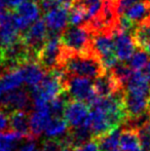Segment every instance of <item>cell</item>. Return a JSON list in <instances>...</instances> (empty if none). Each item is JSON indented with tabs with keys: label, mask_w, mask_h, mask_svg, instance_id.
<instances>
[{
	"label": "cell",
	"mask_w": 150,
	"mask_h": 151,
	"mask_svg": "<svg viewBox=\"0 0 150 151\" xmlns=\"http://www.w3.org/2000/svg\"><path fill=\"white\" fill-rule=\"evenodd\" d=\"M59 69L63 70L67 75L81 76L93 79L106 72L101 61L94 54H73L64 48L62 60Z\"/></svg>",
	"instance_id": "obj_1"
},
{
	"label": "cell",
	"mask_w": 150,
	"mask_h": 151,
	"mask_svg": "<svg viewBox=\"0 0 150 151\" xmlns=\"http://www.w3.org/2000/svg\"><path fill=\"white\" fill-rule=\"evenodd\" d=\"M66 73L61 69H54L46 72L43 80L36 88H31V100L33 108L48 107L50 103L57 97L64 93Z\"/></svg>",
	"instance_id": "obj_2"
},
{
	"label": "cell",
	"mask_w": 150,
	"mask_h": 151,
	"mask_svg": "<svg viewBox=\"0 0 150 151\" xmlns=\"http://www.w3.org/2000/svg\"><path fill=\"white\" fill-rule=\"evenodd\" d=\"M93 32L85 26H70L61 34V39L67 52L73 54H90L92 50Z\"/></svg>",
	"instance_id": "obj_3"
},
{
	"label": "cell",
	"mask_w": 150,
	"mask_h": 151,
	"mask_svg": "<svg viewBox=\"0 0 150 151\" xmlns=\"http://www.w3.org/2000/svg\"><path fill=\"white\" fill-rule=\"evenodd\" d=\"M92 50L99 58L106 71H110L118 63V59L114 52L113 34L110 32L102 31L93 33Z\"/></svg>",
	"instance_id": "obj_4"
},
{
	"label": "cell",
	"mask_w": 150,
	"mask_h": 151,
	"mask_svg": "<svg viewBox=\"0 0 150 151\" xmlns=\"http://www.w3.org/2000/svg\"><path fill=\"white\" fill-rule=\"evenodd\" d=\"M63 54H64V45L62 43L61 35L52 33L48 35L47 40L38 54L37 62L46 71L59 69Z\"/></svg>",
	"instance_id": "obj_5"
},
{
	"label": "cell",
	"mask_w": 150,
	"mask_h": 151,
	"mask_svg": "<svg viewBox=\"0 0 150 151\" xmlns=\"http://www.w3.org/2000/svg\"><path fill=\"white\" fill-rule=\"evenodd\" d=\"M65 90L70 98L74 101L86 102L92 104L97 96L94 88V83L90 78L75 75H67L65 77Z\"/></svg>",
	"instance_id": "obj_6"
},
{
	"label": "cell",
	"mask_w": 150,
	"mask_h": 151,
	"mask_svg": "<svg viewBox=\"0 0 150 151\" xmlns=\"http://www.w3.org/2000/svg\"><path fill=\"white\" fill-rule=\"evenodd\" d=\"M48 35V28L45 22L43 19H39L33 23L24 33H22L21 39L33 55V57L37 60L38 54L47 40Z\"/></svg>",
	"instance_id": "obj_7"
},
{
	"label": "cell",
	"mask_w": 150,
	"mask_h": 151,
	"mask_svg": "<svg viewBox=\"0 0 150 151\" xmlns=\"http://www.w3.org/2000/svg\"><path fill=\"white\" fill-rule=\"evenodd\" d=\"M40 8L39 4L33 0H26L12 12V20L21 33H24L33 23L39 20Z\"/></svg>",
	"instance_id": "obj_8"
},
{
	"label": "cell",
	"mask_w": 150,
	"mask_h": 151,
	"mask_svg": "<svg viewBox=\"0 0 150 151\" xmlns=\"http://www.w3.org/2000/svg\"><path fill=\"white\" fill-rule=\"evenodd\" d=\"M113 42L115 56L119 62H126L136 52V43L131 32L116 30L113 32Z\"/></svg>",
	"instance_id": "obj_9"
},
{
	"label": "cell",
	"mask_w": 150,
	"mask_h": 151,
	"mask_svg": "<svg viewBox=\"0 0 150 151\" xmlns=\"http://www.w3.org/2000/svg\"><path fill=\"white\" fill-rule=\"evenodd\" d=\"M31 103V95L23 88L6 93L0 100V108L8 111H26Z\"/></svg>",
	"instance_id": "obj_10"
},
{
	"label": "cell",
	"mask_w": 150,
	"mask_h": 151,
	"mask_svg": "<svg viewBox=\"0 0 150 151\" xmlns=\"http://www.w3.org/2000/svg\"><path fill=\"white\" fill-rule=\"evenodd\" d=\"M88 114H90V110L85 103L73 100L68 102L65 108L64 119L67 121L69 127L75 129L85 124Z\"/></svg>",
	"instance_id": "obj_11"
},
{
	"label": "cell",
	"mask_w": 150,
	"mask_h": 151,
	"mask_svg": "<svg viewBox=\"0 0 150 151\" xmlns=\"http://www.w3.org/2000/svg\"><path fill=\"white\" fill-rule=\"evenodd\" d=\"M48 30L59 34L67 28L69 23V8L59 5L44 14L43 18Z\"/></svg>",
	"instance_id": "obj_12"
},
{
	"label": "cell",
	"mask_w": 150,
	"mask_h": 151,
	"mask_svg": "<svg viewBox=\"0 0 150 151\" xmlns=\"http://www.w3.org/2000/svg\"><path fill=\"white\" fill-rule=\"evenodd\" d=\"M94 88L98 97H109L122 91V84L112 75L110 71H106L96 78Z\"/></svg>",
	"instance_id": "obj_13"
},
{
	"label": "cell",
	"mask_w": 150,
	"mask_h": 151,
	"mask_svg": "<svg viewBox=\"0 0 150 151\" xmlns=\"http://www.w3.org/2000/svg\"><path fill=\"white\" fill-rule=\"evenodd\" d=\"M25 83L22 68L6 70L5 73L0 75V100L6 93L22 88Z\"/></svg>",
	"instance_id": "obj_14"
},
{
	"label": "cell",
	"mask_w": 150,
	"mask_h": 151,
	"mask_svg": "<svg viewBox=\"0 0 150 151\" xmlns=\"http://www.w3.org/2000/svg\"><path fill=\"white\" fill-rule=\"evenodd\" d=\"M52 115L50 113V106L44 108L34 109L32 113L29 115V127H30V134L32 137H38L44 131L52 119Z\"/></svg>",
	"instance_id": "obj_15"
},
{
	"label": "cell",
	"mask_w": 150,
	"mask_h": 151,
	"mask_svg": "<svg viewBox=\"0 0 150 151\" xmlns=\"http://www.w3.org/2000/svg\"><path fill=\"white\" fill-rule=\"evenodd\" d=\"M24 75V81L29 88H33L39 86L46 75V70L37 61H31L21 66Z\"/></svg>",
	"instance_id": "obj_16"
},
{
	"label": "cell",
	"mask_w": 150,
	"mask_h": 151,
	"mask_svg": "<svg viewBox=\"0 0 150 151\" xmlns=\"http://www.w3.org/2000/svg\"><path fill=\"white\" fill-rule=\"evenodd\" d=\"M9 127L11 131L17 132L25 138L32 137L29 127V115L26 111H14L9 114Z\"/></svg>",
	"instance_id": "obj_17"
},
{
	"label": "cell",
	"mask_w": 150,
	"mask_h": 151,
	"mask_svg": "<svg viewBox=\"0 0 150 151\" xmlns=\"http://www.w3.org/2000/svg\"><path fill=\"white\" fill-rule=\"evenodd\" d=\"M123 16H126L134 24H140L150 18V3L146 0L136 2L124 12Z\"/></svg>",
	"instance_id": "obj_18"
},
{
	"label": "cell",
	"mask_w": 150,
	"mask_h": 151,
	"mask_svg": "<svg viewBox=\"0 0 150 151\" xmlns=\"http://www.w3.org/2000/svg\"><path fill=\"white\" fill-rule=\"evenodd\" d=\"M21 35L22 34L16 27L11 17L10 20L0 26V47H6L19 41L21 39Z\"/></svg>",
	"instance_id": "obj_19"
},
{
	"label": "cell",
	"mask_w": 150,
	"mask_h": 151,
	"mask_svg": "<svg viewBox=\"0 0 150 151\" xmlns=\"http://www.w3.org/2000/svg\"><path fill=\"white\" fill-rule=\"evenodd\" d=\"M69 124L62 117H52L45 127L44 134L48 139H63L68 135Z\"/></svg>",
	"instance_id": "obj_20"
},
{
	"label": "cell",
	"mask_w": 150,
	"mask_h": 151,
	"mask_svg": "<svg viewBox=\"0 0 150 151\" xmlns=\"http://www.w3.org/2000/svg\"><path fill=\"white\" fill-rule=\"evenodd\" d=\"M120 136L121 131L119 127L105 134L98 138L99 147L101 151H121L120 148Z\"/></svg>",
	"instance_id": "obj_21"
},
{
	"label": "cell",
	"mask_w": 150,
	"mask_h": 151,
	"mask_svg": "<svg viewBox=\"0 0 150 151\" xmlns=\"http://www.w3.org/2000/svg\"><path fill=\"white\" fill-rule=\"evenodd\" d=\"M137 47L144 50L150 43V18L138 24L132 32Z\"/></svg>",
	"instance_id": "obj_22"
},
{
	"label": "cell",
	"mask_w": 150,
	"mask_h": 151,
	"mask_svg": "<svg viewBox=\"0 0 150 151\" xmlns=\"http://www.w3.org/2000/svg\"><path fill=\"white\" fill-rule=\"evenodd\" d=\"M142 147L138 133L135 129H126L120 136V148L121 151H135Z\"/></svg>",
	"instance_id": "obj_23"
},
{
	"label": "cell",
	"mask_w": 150,
	"mask_h": 151,
	"mask_svg": "<svg viewBox=\"0 0 150 151\" xmlns=\"http://www.w3.org/2000/svg\"><path fill=\"white\" fill-rule=\"evenodd\" d=\"M23 139H25L24 136L14 131H6L0 134V151H16Z\"/></svg>",
	"instance_id": "obj_24"
},
{
	"label": "cell",
	"mask_w": 150,
	"mask_h": 151,
	"mask_svg": "<svg viewBox=\"0 0 150 151\" xmlns=\"http://www.w3.org/2000/svg\"><path fill=\"white\" fill-rule=\"evenodd\" d=\"M148 52L143 48H138L136 52H134L131 59L128 60V67L132 69L133 72L136 71H142L143 69H145V67L147 66L149 62L148 58Z\"/></svg>",
	"instance_id": "obj_25"
},
{
	"label": "cell",
	"mask_w": 150,
	"mask_h": 151,
	"mask_svg": "<svg viewBox=\"0 0 150 151\" xmlns=\"http://www.w3.org/2000/svg\"><path fill=\"white\" fill-rule=\"evenodd\" d=\"M83 23H86L85 9L80 4L74 3L69 8V24L70 26H83Z\"/></svg>",
	"instance_id": "obj_26"
},
{
	"label": "cell",
	"mask_w": 150,
	"mask_h": 151,
	"mask_svg": "<svg viewBox=\"0 0 150 151\" xmlns=\"http://www.w3.org/2000/svg\"><path fill=\"white\" fill-rule=\"evenodd\" d=\"M67 104H68V101H67V97L65 96V93H62L52 100L50 103V109L52 117H62V115H64Z\"/></svg>",
	"instance_id": "obj_27"
},
{
	"label": "cell",
	"mask_w": 150,
	"mask_h": 151,
	"mask_svg": "<svg viewBox=\"0 0 150 151\" xmlns=\"http://www.w3.org/2000/svg\"><path fill=\"white\" fill-rule=\"evenodd\" d=\"M135 129L138 133L141 146L146 151H150V120Z\"/></svg>",
	"instance_id": "obj_28"
},
{
	"label": "cell",
	"mask_w": 150,
	"mask_h": 151,
	"mask_svg": "<svg viewBox=\"0 0 150 151\" xmlns=\"http://www.w3.org/2000/svg\"><path fill=\"white\" fill-rule=\"evenodd\" d=\"M16 151H38L37 142L35 141L34 137L25 138L18 145Z\"/></svg>",
	"instance_id": "obj_29"
},
{
	"label": "cell",
	"mask_w": 150,
	"mask_h": 151,
	"mask_svg": "<svg viewBox=\"0 0 150 151\" xmlns=\"http://www.w3.org/2000/svg\"><path fill=\"white\" fill-rule=\"evenodd\" d=\"M74 151H101L97 140H88L80 145L76 146Z\"/></svg>",
	"instance_id": "obj_30"
},
{
	"label": "cell",
	"mask_w": 150,
	"mask_h": 151,
	"mask_svg": "<svg viewBox=\"0 0 150 151\" xmlns=\"http://www.w3.org/2000/svg\"><path fill=\"white\" fill-rule=\"evenodd\" d=\"M139 0H116V8H117V12L119 16L124 14L126 9L128 7L135 4L136 2H138Z\"/></svg>",
	"instance_id": "obj_31"
},
{
	"label": "cell",
	"mask_w": 150,
	"mask_h": 151,
	"mask_svg": "<svg viewBox=\"0 0 150 151\" xmlns=\"http://www.w3.org/2000/svg\"><path fill=\"white\" fill-rule=\"evenodd\" d=\"M38 4H39L42 12H44V14H45L46 12H48V10L57 7V6L62 5L59 0H39Z\"/></svg>",
	"instance_id": "obj_32"
},
{
	"label": "cell",
	"mask_w": 150,
	"mask_h": 151,
	"mask_svg": "<svg viewBox=\"0 0 150 151\" xmlns=\"http://www.w3.org/2000/svg\"><path fill=\"white\" fill-rule=\"evenodd\" d=\"M9 127V115L6 114L2 108H0V133L4 132Z\"/></svg>",
	"instance_id": "obj_33"
},
{
	"label": "cell",
	"mask_w": 150,
	"mask_h": 151,
	"mask_svg": "<svg viewBox=\"0 0 150 151\" xmlns=\"http://www.w3.org/2000/svg\"><path fill=\"white\" fill-rule=\"evenodd\" d=\"M26 0H7V8L8 9L9 8H14L16 9L19 5H21Z\"/></svg>",
	"instance_id": "obj_34"
},
{
	"label": "cell",
	"mask_w": 150,
	"mask_h": 151,
	"mask_svg": "<svg viewBox=\"0 0 150 151\" xmlns=\"http://www.w3.org/2000/svg\"><path fill=\"white\" fill-rule=\"evenodd\" d=\"M59 1L61 2V4H62L63 6H65V7H67V8H70L71 6H72V4L74 3L75 0H59Z\"/></svg>",
	"instance_id": "obj_35"
},
{
	"label": "cell",
	"mask_w": 150,
	"mask_h": 151,
	"mask_svg": "<svg viewBox=\"0 0 150 151\" xmlns=\"http://www.w3.org/2000/svg\"><path fill=\"white\" fill-rule=\"evenodd\" d=\"M144 73L146 74V76L148 77V79H149V81H150V61L148 62V64H147L146 67H145Z\"/></svg>",
	"instance_id": "obj_36"
},
{
	"label": "cell",
	"mask_w": 150,
	"mask_h": 151,
	"mask_svg": "<svg viewBox=\"0 0 150 151\" xmlns=\"http://www.w3.org/2000/svg\"><path fill=\"white\" fill-rule=\"evenodd\" d=\"M59 151H74V149H72L70 145H64Z\"/></svg>",
	"instance_id": "obj_37"
},
{
	"label": "cell",
	"mask_w": 150,
	"mask_h": 151,
	"mask_svg": "<svg viewBox=\"0 0 150 151\" xmlns=\"http://www.w3.org/2000/svg\"><path fill=\"white\" fill-rule=\"evenodd\" d=\"M144 50H146V52H148V55H150V43L148 44V45H147V46H146V47H145V48H144Z\"/></svg>",
	"instance_id": "obj_38"
},
{
	"label": "cell",
	"mask_w": 150,
	"mask_h": 151,
	"mask_svg": "<svg viewBox=\"0 0 150 151\" xmlns=\"http://www.w3.org/2000/svg\"><path fill=\"white\" fill-rule=\"evenodd\" d=\"M0 65H1V48H0Z\"/></svg>",
	"instance_id": "obj_39"
},
{
	"label": "cell",
	"mask_w": 150,
	"mask_h": 151,
	"mask_svg": "<svg viewBox=\"0 0 150 151\" xmlns=\"http://www.w3.org/2000/svg\"><path fill=\"white\" fill-rule=\"evenodd\" d=\"M146 1H147V2H149V3H150V0H146Z\"/></svg>",
	"instance_id": "obj_40"
},
{
	"label": "cell",
	"mask_w": 150,
	"mask_h": 151,
	"mask_svg": "<svg viewBox=\"0 0 150 151\" xmlns=\"http://www.w3.org/2000/svg\"><path fill=\"white\" fill-rule=\"evenodd\" d=\"M149 114H150V107H149Z\"/></svg>",
	"instance_id": "obj_41"
}]
</instances>
